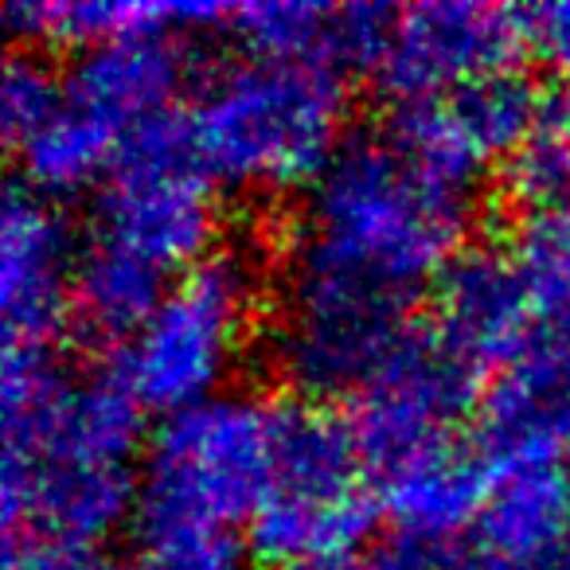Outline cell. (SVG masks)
I'll return each instance as SVG.
<instances>
[{
	"mask_svg": "<svg viewBox=\"0 0 570 570\" xmlns=\"http://www.w3.org/2000/svg\"><path fill=\"white\" fill-rule=\"evenodd\" d=\"M277 399L230 387L153 422L137 473V535H246L266 492Z\"/></svg>",
	"mask_w": 570,
	"mask_h": 570,
	"instance_id": "5b68a950",
	"label": "cell"
},
{
	"mask_svg": "<svg viewBox=\"0 0 570 570\" xmlns=\"http://www.w3.org/2000/svg\"><path fill=\"white\" fill-rule=\"evenodd\" d=\"M528 56L570 90V0L528 9Z\"/></svg>",
	"mask_w": 570,
	"mask_h": 570,
	"instance_id": "ffe728a7",
	"label": "cell"
},
{
	"mask_svg": "<svg viewBox=\"0 0 570 570\" xmlns=\"http://www.w3.org/2000/svg\"><path fill=\"white\" fill-rule=\"evenodd\" d=\"M492 489V461L469 434L445 438L380 473L383 520L422 554L473 539Z\"/></svg>",
	"mask_w": 570,
	"mask_h": 570,
	"instance_id": "9a60e30c",
	"label": "cell"
},
{
	"mask_svg": "<svg viewBox=\"0 0 570 570\" xmlns=\"http://www.w3.org/2000/svg\"><path fill=\"white\" fill-rule=\"evenodd\" d=\"M484 391L489 383L419 321L344 414L380 476L426 445L465 434V422L481 414Z\"/></svg>",
	"mask_w": 570,
	"mask_h": 570,
	"instance_id": "30bf717a",
	"label": "cell"
},
{
	"mask_svg": "<svg viewBox=\"0 0 570 570\" xmlns=\"http://www.w3.org/2000/svg\"><path fill=\"white\" fill-rule=\"evenodd\" d=\"M82 235L180 277L223 246V188L191 145L188 121L168 114L134 129L90 199Z\"/></svg>",
	"mask_w": 570,
	"mask_h": 570,
	"instance_id": "ba28073f",
	"label": "cell"
},
{
	"mask_svg": "<svg viewBox=\"0 0 570 570\" xmlns=\"http://www.w3.org/2000/svg\"><path fill=\"white\" fill-rule=\"evenodd\" d=\"M82 230L63 204L12 180L0 207V321L4 352L56 356L75 333V266Z\"/></svg>",
	"mask_w": 570,
	"mask_h": 570,
	"instance_id": "8fae6325",
	"label": "cell"
},
{
	"mask_svg": "<svg viewBox=\"0 0 570 570\" xmlns=\"http://www.w3.org/2000/svg\"><path fill=\"white\" fill-rule=\"evenodd\" d=\"M383 523L380 476L344 406L277 395L274 453L246 547L258 562L352 551L375 543Z\"/></svg>",
	"mask_w": 570,
	"mask_h": 570,
	"instance_id": "8992f818",
	"label": "cell"
},
{
	"mask_svg": "<svg viewBox=\"0 0 570 570\" xmlns=\"http://www.w3.org/2000/svg\"><path fill=\"white\" fill-rule=\"evenodd\" d=\"M348 118V75L333 63L246 51L207 63L184 106L199 160L235 196L305 191L356 129Z\"/></svg>",
	"mask_w": 570,
	"mask_h": 570,
	"instance_id": "3957f363",
	"label": "cell"
},
{
	"mask_svg": "<svg viewBox=\"0 0 570 570\" xmlns=\"http://www.w3.org/2000/svg\"><path fill=\"white\" fill-rule=\"evenodd\" d=\"M336 28H341V4L246 0V4H227L219 40L235 43V51L246 56L325 59L336 67Z\"/></svg>",
	"mask_w": 570,
	"mask_h": 570,
	"instance_id": "e0dca14e",
	"label": "cell"
},
{
	"mask_svg": "<svg viewBox=\"0 0 570 570\" xmlns=\"http://www.w3.org/2000/svg\"><path fill=\"white\" fill-rule=\"evenodd\" d=\"M539 305V341L570 364V212L523 215L512 238Z\"/></svg>",
	"mask_w": 570,
	"mask_h": 570,
	"instance_id": "ac0fdd59",
	"label": "cell"
},
{
	"mask_svg": "<svg viewBox=\"0 0 570 570\" xmlns=\"http://www.w3.org/2000/svg\"><path fill=\"white\" fill-rule=\"evenodd\" d=\"M227 4H184V0H9L4 32L17 48L75 51L121 36H191L219 40Z\"/></svg>",
	"mask_w": 570,
	"mask_h": 570,
	"instance_id": "2e32d148",
	"label": "cell"
},
{
	"mask_svg": "<svg viewBox=\"0 0 570 570\" xmlns=\"http://www.w3.org/2000/svg\"><path fill=\"white\" fill-rule=\"evenodd\" d=\"M63 102V67L43 51L12 48L0 67V134L4 145H20L36 126L56 114Z\"/></svg>",
	"mask_w": 570,
	"mask_h": 570,
	"instance_id": "d6986e66",
	"label": "cell"
},
{
	"mask_svg": "<svg viewBox=\"0 0 570 570\" xmlns=\"http://www.w3.org/2000/svg\"><path fill=\"white\" fill-rule=\"evenodd\" d=\"M191 36H121L75 51L63 63V87L79 110L129 137L168 114H180L199 71Z\"/></svg>",
	"mask_w": 570,
	"mask_h": 570,
	"instance_id": "5bb4252c",
	"label": "cell"
},
{
	"mask_svg": "<svg viewBox=\"0 0 570 570\" xmlns=\"http://www.w3.org/2000/svg\"><path fill=\"white\" fill-rule=\"evenodd\" d=\"M4 535L102 551L134 528L149 411L114 367L4 352Z\"/></svg>",
	"mask_w": 570,
	"mask_h": 570,
	"instance_id": "6da1fadb",
	"label": "cell"
},
{
	"mask_svg": "<svg viewBox=\"0 0 570 570\" xmlns=\"http://www.w3.org/2000/svg\"><path fill=\"white\" fill-rule=\"evenodd\" d=\"M426 328L492 383L539 341V305L512 243L473 238L426 294Z\"/></svg>",
	"mask_w": 570,
	"mask_h": 570,
	"instance_id": "7c38bea8",
	"label": "cell"
},
{
	"mask_svg": "<svg viewBox=\"0 0 570 570\" xmlns=\"http://www.w3.org/2000/svg\"><path fill=\"white\" fill-rule=\"evenodd\" d=\"M266 313L258 254L223 243L168 285L165 302L114 352L110 367L157 422L230 391Z\"/></svg>",
	"mask_w": 570,
	"mask_h": 570,
	"instance_id": "277c9868",
	"label": "cell"
},
{
	"mask_svg": "<svg viewBox=\"0 0 570 570\" xmlns=\"http://www.w3.org/2000/svg\"><path fill=\"white\" fill-rule=\"evenodd\" d=\"M528 56V9L489 0L395 4L372 82L387 106L442 98L469 82L520 71Z\"/></svg>",
	"mask_w": 570,
	"mask_h": 570,
	"instance_id": "9c48e42d",
	"label": "cell"
},
{
	"mask_svg": "<svg viewBox=\"0 0 570 570\" xmlns=\"http://www.w3.org/2000/svg\"><path fill=\"white\" fill-rule=\"evenodd\" d=\"M102 554L98 551H75L36 535H4V559L0 570H98Z\"/></svg>",
	"mask_w": 570,
	"mask_h": 570,
	"instance_id": "7402d4cb",
	"label": "cell"
},
{
	"mask_svg": "<svg viewBox=\"0 0 570 570\" xmlns=\"http://www.w3.org/2000/svg\"><path fill=\"white\" fill-rule=\"evenodd\" d=\"M543 106L547 95H539L535 79L520 67L442 98L387 106L383 121L453 176L484 184L492 168H508L528 145Z\"/></svg>",
	"mask_w": 570,
	"mask_h": 570,
	"instance_id": "4fadbf2b",
	"label": "cell"
},
{
	"mask_svg": "<svg viewBox=\"0 0 570 570\" xmlns=\"http://www.w3.org/2000/svg\"><path fill=\"white\" fill-rule=\"evenodd\" d=\"M266 570H426V554L391 539V543H367V547H352V551L317 554V559L277 562V567Z\"/></svg>",
	"mask_w": 570,
	"mask_h": 570,
	"instance_id": "44dd1931",
	"label": "cell"
},
{
	"mask_svg": "<svg viewBox=\"0 0 570 570\" xmlns=\"http://www.w3.org/2000/svg\"><path fill=\"white\" fill-rule=\"evenodd\" d=\"M481 191L387 121L356 126L302 191L282 258L341 269L422 302L438 274L473 243Z\"/></svg>",
	"mask_w": 570,
	"mask_h": 570,
	"instance_id": "7a4b0ae2",
	"label": "cell"
},
{
	"mask_svg": "<svg viewBox=\"0 0 570 570\" xmlns=\"http://www.w3.org/2000/svg\"><path fill=\"white\" fill-rule=\"evenodd\" d=\"M422 302L387 285L282 258L262 356L285 395L344 406L422 321Z\"/></svg>",
	"mask_w": 570,
	"mask_h": 570,
	"instance_id": "52a82bcc",
	"label": "cell"
}]
</instances>
